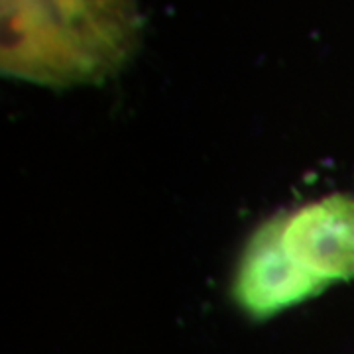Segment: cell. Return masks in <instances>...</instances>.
<instances>
[{
    "instance_id": "obj_1",
    "label": "cell",
    "mask_w": 354,
    "mask_h": 354,
    "mask_svg": "<svg viewBox=\"0 0 354 354\" xmlns=\"http://www.w3.org/2000/svg\"><path fill=\"white\" fill-rule=\"evenodd\" d=\"M140 36L136 0H2V73L48 87L101 83Z\"/></svg>"
},
{
    "instance_id": "obj_2",
    "label": "cell",
    "mask_w": 354,
    "mask_h": 354,
    "mask_svg": "<svg viewBox=\"0 0 354 354\" xmlns=\"http://www.w3.org/2000/svg\"><path fill=\"white\" fill-rule=\"evenodd\" d=\"M354 279V197L335 193L266 221L248 241L232 281L246 313L266 319Z\"/></svg>"
}]
</instances>
